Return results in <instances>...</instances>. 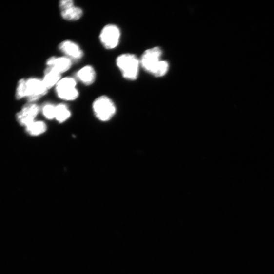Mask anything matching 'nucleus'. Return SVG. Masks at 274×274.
Masks as SVG:
<instances>
[{
    "mask_svg": "<svg viewBox=\"0 0 274 274\" xmlns=\"http://www.w3.org/2000/svg\"><path fill=\"white\" fill-rule=\"evenodd\" d=\"M116 64L124 78L135 80L138 78L140 62L135 55L131 54L120 55L116 59Z\"/></svg>",
    "mask_w": 274,
    "mask_h": 274,
    "instance_id": "1",
    "label": "nucleus"
},
{
    "mask_svg": "<svg viewBox=\"0 0 274 274\" xmlns=\"http://www.w3.org/2000/svg\"><path fill=\"white\" fill-rule=\"evenodd\" d=\"M93 110L96 117L102 121H108L116 115L117 108L113 99L103 95L95 99Z\"/></svg>",
    "mask_w": 274,
    "mask_h": 274,
    "instance_id": "2",
    "label": "nucleus"
},
{
    "mask_svg": "<svg viewBox=\"0 0 274 274\" xmlns=\"http://www.w3.org/2000/svg\"><path fill=\"white\" fill-rule=\"evenodd\" d=\"M55 91L58 98L66 101L76 100L79 96L77 81L71 77L61 78L55 86Z\"/></svg>",
    "mask_w": 274,
    "mask_h": 274,
    "instance_id": "3",
    "label": "nucleus"
},
{
    "mask_svg": "<svg viewBox=\"0 0 274 274\" xmlns=\"http://www.w3.org/2000/svg\"><path fill=\"white\" fill-rule=\"evenodd\" d=\"M121 37L119 28L114 24H108L102 29L99 34V41L106 49L112 50L119 45Z\"/></svg>",
    "mask_w": 274,
    "mask_h": 274,
    "instance_id": "4",
    "label": "nucleus"
},
{
    "mask_svg": "<svg viewBox=\"0 0 274 274\" xmlns=\"http://www.w3.org/2000/svg\"><path fill=\"white\" fill-rule=\"evenodd\" d=\"M42 79L37 78H31L26 80V97L30 103L38 101L48 93Z\"/></svg>",
    "mask_w": 274,
    "mask_h": 274,
    "instance_id": "5",
    "label": "nucleus"
},
{
    "mask_svg": "<svg viewBox=\"0 0 274 274\" xmlns=\"http://www.w3.org/2000/svg\"><path fill=\"white\" fill-rule=\"evenodd\" d=\"M161 55L162 51L159 47L147 49L140 60V65L145 71L152 74L161 60Z\"/></svg>",
    "mask_w": 274,
    "mask_h": 274,
    "instance_id": "6",
    "label": "nucleus"
},
{
    "mask_svg": "<svg viewBox=\"0 0 274 274\" xmlns=\"http://www.w3.org/2000/svg\"><path fill=\"white\" fill-rule=\"evenodd\" d=\"M40 108L34 103H30L23 106L17 114V119L20 125L27 127L35 121L39 115Z\"/></svg>",
    "mask_w": 274,
    "mask_h": 274,
    "instance_id": "7",
    "label": "nucleus"
},
{
    "mask_svg": "<svg viewBox=\"0 0 274 274\" xmlns=\"http://www.w3.org/2000/svg\"><path fill=\"white\" fill-rule=\"evenodd\" d=\"M59 51L73 61L80 60L84 56L83 50L76 42L71 40H64L59 45Z\"/></svg>",
    "mask_w": 274,
    "mask_h": 274,
    "instance_id": "8",
    "label": "nucleus"
},
{
    "mask_svg": "<svg viewBox=\"0 0 274 274\" xmlns=\"http://www.w3.org/2000/svg\"><path fill=\"white\" fill-rule=\"evenodd\" d=\"M46 64L47 67H52L61 74L70 69L73 65V61L65 56L51 57L47 59Z\"/></svg>",
    "mask_w": 274,
    "mask_h": 274,
    "instance_id": "9",
    "label": "nucleus"
},
{
    "mask_svg": "<svg viewBox=\"0 0 274 274\" xmlns=\"http://www.w3.org/2000/svg\"><path fill=\"white\" fill-rule=\"evenodd\" d=\"M76 77L84 85L90 86L96 81V72L92 66L86 65L77 72Z\"/></svg>",
    "mask_w": 274,
    "mask_h": 274,
    "instance_id": "10",
    "label": "nucleus"
},
{
    "mask_svg": "<svg viewBox=\"0 0 274 274\" xmlns=\"http://www.w3.org/2000/svg\"><path fill=\"white\" fill-rule=\"evenodd\" d=\"M61 74L52 67L46 68L42 81L48 90L56 86L61 79Z\"/></svg>",
    "mask_w": 274,
    "mask_h": 274,
    "instance_id": "11",
    "label": "nucleus"
},
{
    "mask_svg": "<svg viewBox=\"0 0 274 274\" xmlns=\"http://www.w3.org/2000/svg\"><path fill=\"white\" fill-rule=\"evenodd\" d=\"M83 15V10L79 7L73 6L67 9L60 11L62 18L67 21H76L80 20Z\"/></svg>",
    "mask_w": 274,
    "mask_h": 274,
    "instance_id": "12",
    "label": "nucleus"
},
{
    "mask_svg": "<svg viewBox=\"0 0 274 274\" xmlns=\"http://www.w3.org/2000/svg\"><path fill=\"white\" fill-rule=\"evenodd\" d=\"M27 132L30 135L37 136L45 133L47 126L42 121H34L26 127Z\"/></svg>",
    "mask_w": 274,
    "mask_h": 274,
    "instance_id": "13",
    "label": "nucleus"
},
{
    "mask_svg": "<svg viewBox=\"0 0 274 274\" xmlns=\"http://www.w3.org/2000/svg\"><path fill=\"white\" fill-rule=\"evenodd\" d=\"M71 116V111L66 104L61 103L56 105L55 119L59 122H64Z\"/></svg>",
    "mask_w": 274,
    "mask_h": 274,
    "instance_id": "14",
    "label": "nucleus"
},
{
    "mask_svg": "<svg viewBox=\"0 0 274 274\" xmlns=\"http://www.w3.org/2000/svg\"><path fill=\"white\" fill-rule=\"evenodd\" d=\"M56 105L50 103L45 104L42 108V111L44 117L49 120L55 119Z\"/></svg>",
    "mask_w": 274,
    "mask_h": 274,
    "instance_id": "15",
    "label": "nucleus"
},
{
    "mask_svg": "<svg viewBox=\"0 0 274 274\" xmlns=\"http://www.w3.org/2000/svg\"><path fill=\"white\" fill-rule=\"evenodd\" d=\"M169 70V64L167 61L161 60L152 73L153 76L159 78L165 76Z\"/></svg>",
    "mask_w": 274,
    "mask_h": 274,
    "instance_id": "16",
    "label": "nucleus"
},
{
    "mask_svg": "<svg viewBox=\"0 0 274 274\" xmlns=\"http://www.w3.org/2000/svg\"><path fill=\"white\" fill-rule=\"evenodd\" d=\"M26 97V80L22 79L19 81L17 91L16 98L18 99Z\"/></svg>",
    "mask_w": 274,
    "mask_h": 274,
    "instance_id": "17",
    "label": "nucleus"
},
{
    "mask_svg": "<svg viewBox=\"0 0 274 274\" xmlns=\"http://www.w3.org/2000/svg\"><path fill=\"white\" fill-rule=\"evenodd\" d=\"M73 0H62L59 2V7L61 11H63L74 6Z\"/></svg>",
    "mask_w": 274,
    "mask_h": 274,
    "instance_id": "18",
    "label": "nucleus"
}]
</instances>
